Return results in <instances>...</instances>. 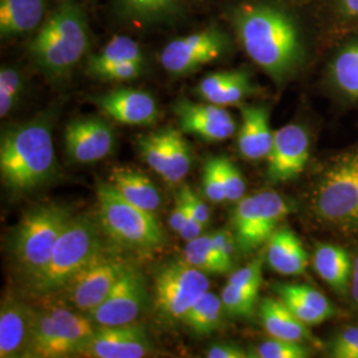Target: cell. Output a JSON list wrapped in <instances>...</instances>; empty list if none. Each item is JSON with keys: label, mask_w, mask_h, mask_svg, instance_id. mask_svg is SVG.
Listing matches in <instances>:
<instances>
[{"label": "cell", "mask_w": 358, "mask_h": 358, "mask_svg": "<svg viewBox=\"0 0 358 358\" xmlns=\"http://www.w3.org/2000/svg\"><path fill=\"white\" fill-rule=\"evenodd\" d=\"M129 62L143 63L140 45L127 36H115L112 38L103 51L92 56L88 62V71L92 76H97L103 69Z\"/></svg>", "instance_id": "obj_28"}, {"label": "cell", "mask_w": 358, "mask_h": 358, "mask_svg": "<svg viewBox=\"0 0 358 358\" xmlns=\"http://www.w3.org/2000/svg\"><path fill=\"white\" fill-rule=\"evenodd\" d=\"M143 63L129 62L124 64L115 65L108 69H103L96 77L108 81H129L134 80L141 75Z\"/></svg>", "instance_id": "obj_41"}, {"label": "cell", "mask_w": 358, "mask_h": 358, "mask_svg": "<svg viewBox=\"0 0 358 358\" xmlns=\"http://www.w3.org/2000/svg\"><path fill=\"white\" fill-rule=\"evenodd\" d=\"M309 349L303 343L271 337L256 349V356L260 358H307Z\"/></svg>", "instance_id": "obj_36"}, {"label": "cell", "mask_w": 358, "mask_h": 358, "mask_svg": "<svg viewBox=\"0 0 358 358\" xmlns=\"http://www.w3.org/2000/svg\"><path fill=\"white\" fill-rule=\"evenodd\" d=\"M262 280H263L262 260L257 259V260L245 264L242 268L236 269L231 275L227 282L242 291H245V292L257 294Z\"/></svg>", "instance_id": "obj_39"}, {"label": "cell", "mask_w": 358, "mask_h": 358, "mask_svg": "<svg viewBox=\"0 0 358 358\" xmlns=\"http://www.w3.org/2000/svg\"><path fill=\"white\" fill-rule=\"evenodd\" d=\"M226 47V36L217 28H208L189 36L174 38L161 52L159 60L170 75L185 76L215 62L224 53Z\"/></svg>", "instance_id": "obj_12"}, {"label": "cell", "mask_w": 358, "mask_h": 358, "mask_svg": "<svg viewBox=\"0 0 358 358\" xmlns=\"http://www.w3.org/2000/svg\"><path fill=\"white\" fill-rule=\"evenodd\" d=\"M206 356L208 358L248 357L241 346L231 344V343H222V344H215V345L211 346V348L207 350Z\"/></svg>", "instance_id": "obj_45"}, {"label": "cell", "mask_w": 358, "mask_h": 358, "mask_svg": "<svg viewBox=\"0 0 358 358\" xmlns=\"http://www.w3.org/2000/svg\"><path fill=\"white\" fill-rule=\"evenodd\" d=\"M315 268L337 294H345L350 289L353 264L344 248L334 244H320L315 252Z\"/></svg>", "instance_id": "obj_27"}, {"label": "cell", "mask_w": 358, "mask_h": 358, "mask_svg": "<svg viewBox=\"0 0 358 358\" xmlns=\"http://www.w3.org/2000/svg\"><path fill=\"white\" fill-rule=\"evenodd\" d=\"M332 77L337 88L349 97L358 99V43L346 47L332 64Z\"/></svg>", "instance_id": "obj_32"}, {"label": "cell", "mask_w": 358, "mask_h": 358, "mask_svg": "<svg viewBox=\"0 0 358 358\" xmlns=\"http://www.w3.org/2000/svg\"><path fill=\"white\" fill-rule=\"evenodd\" d=\"M164 130L166 137L169 162L171 167V183H178L190 171L192 149L180 131L171 128Z\"/></svg>", "instance_id": "obj_33"}, {"label": "cell", "mask_w": 358, "mask_h": 358, "mask_svg": "<svg viewBox=\"0 0 358 358\" xmlns=\"http://www.w3.org/2000/svg\"><path fill=\"white\" fill-rule=\"evenodd\" d=\"M178 192L186 199L194 215L201 222V224L203 227L208 226L210 219H211V211L205 201L199 195H196L195 192H192L189 186H182V189Z\"/></svg>", "instance_id": "obj_42"}, {"label": "cell", "mask_w": 358, "mask_h": 358, "mask_svg": "<svg viewBox=\"0 0 358 358\" xmlns=\"http://www.w3.org/2000/svg\"><path fill=\"white\" fill-rule=\"evenodd\" d=\"M315 210L327 223L358 230V152L346 154L327 170L316 190Z\"/></svg>", "instance_id": "obj_8"}, {"label": "cell", "mask_w": 358, "mask_h": 358, "mask_svg": "<svg viewBox=\"0 0 358 358\" xmlns=\"http://www.w3.org/2000/svg\"><path fill=\"white\" fill-rule=\"evenodd\" d=\"M0 90H7L20 99L23 92V77L19 73V71L3 66L0 71Z\"/></svg>", "instance_id": "obj_43"}, {"label": "cell", "mask_w": 358, "mask_h": 358, "mask_svg": "<svg viewBox=\"0 0 358 358\" xmlns=\"http://www.w3.org/2000/svg\"><path fill=\"white\" fill-rule=\"evenodd\" d=\"M309 136L301 125L289 124L273 133L268 161L269 180L285 182L296 178L307 165Z\"/></svg>", "instance_id": "obj_15"}, {"label": "cell", "mask_w": 358, "mask_h": 358, "mask_svg": "<svg viewBox=\"0 0 358 358\" xmlns=\"http://www.w3.org/2000/svg\"><path fill=\"white\" fill-rule=\"evenodd\" d=\"M47 0H0L1 38H16L34 31L41 23Z\"/></svg>", "instance_id": "obj_26"}, {"label": "cell", "mask_w": 358, "mask_h": 358, "mask_svg": "<svg viewBox=\"0 0 358 358\" xmlns=\"http://www.w3.org/2000/svg\"><path fill=\"white\" fill-rule=\"evenodd\" d=\"M150 350L143 328L130 322L115 327H97L94 336L78 356L90 358H141Z\"/></svg>", "instance_id": "obj_16"}, {"label": "cell", "mask_w": 358, "mask_h": 358, "mask_svg": "<svg viewBox=\"0 0 358 358\" xmlns=\"http://www.w3.org/2000/svg\"><path fill=\"white\" fill-rule=\"evenodd\" d=\"M138 152L152 170L169 183H171V167L167 155L165 130L140 137Z\"/></svg>", "instance_id": "obj_31"}, {"label": "cell", "mask_w": 358, "mask_h": 358, "mask_svg": "<svg viewBox=\"0 0 358 358\" xmlns=\"http://www.w3.org/2000/svg\"><path fill=\"white\" fill-rule=\"evenodd\" d=\"M260 317L271 337L306 343L312 340L307 324L280 300L264 297L260 304Z\"/></svg>", "instance_id": "obj_25"}, {"label": "cell", "mask_w": 358, "mask_h": 358, "mask_svg": "<svg viewBox=\"0 0 358 358\" xmlns=\"http://www.w3.org/2000/svg\"><path fill=\"white\" fill-rule=\"evenodd\" d=\"M202 186L206 196L214 202V203H222L227 201L226 187L222 179V174L217 165V158H208L206 161L205 169H203V178H202Z\"/></svg>", "instance_id": "obj_38"}, {"label": "cell", "mask_w": 358, "mask_h": 358, "mask_svg": "<svg viewBox=\"0 0 358 358\" xmlns=\"http://www.w3.org/2000/svg\"><path fill=\"white\" fill-rule=\"evenodd\" d=\"M267 262L278 273L296 276L306 272L308 254L300 239L289 229H278L267 242Z\"/></svg>", "instance_id": "obj_23"}, {"label": "cell", "mask_w": 358, "mask_h": 358, "mask_svg": "<svg viewBox=\"0 0 358 358\" xmlns=\"http://www.w3.org/2000/svg\"><path fill=\"white\" fill-rule=\"evenodd\" d=\"M211 239L214 245L217 247V254L220 256L223 264L230 271L234 266L235 252L238 250L234 234L227 230H217L211 234Z\"/></svg>", "instance_id": "obj_40"}, {"label": "cell", "mask_w": 358, "mask_h": 358, "mask_svg": "<svg viewBox=\"0 0 358 358\" xmlns=\"http://www.w3.org/2000/svg\"><path fill=\"white\" fill-rule=\"evenodd\" d=\"M65 152L75 164H93L112 153L115 133L100 117H81L65 128Z\"/></svg>", "instance_id": "obj_14"}, {"label": "cell", "mask_w": 358, "mask_h": 358, "mask_svg": "<svg viewBox=\"0 0 358 358\" xmlns=\"http://www.w3.org/2000/svg\"><path fill=\"white\" fill-rule=\"evenodd\" d=\"M252 90L250 77L243 71L210 73L199 83L196 93L206 103L231 106L242 103Z\"/></svg>", "instance_id": "obj_22"}, {"label": "cell", "mask_w": 358, "mask_h": 358, "mask_svg": "<svg viewBox=\"0 0 358 358\" xmlns=\"http://www.w3.org/2000/svg\"><path fill=\"white\" fill-rule=\"evenodd\" d=\"M96 196L101 229L115 243L136 251H152L165 243L154 214L128 202L110 183L97 182Z\"/></svg>", "instance_id": "obj_6"}, {"label": "cell", "mask_w": 358, "mask_h": 358, "mask_svg": "<svg viewBox=\"0 0 358 358\" xmlns=\"http://www.w3.org/2000/svg\"><path fill=\"white\" fill-rule=\"evenodd\" d=\"M343 358H358V341L349 350H346Z\"/></svg>", "instance_id": "obj_49"}, {"label": "cell", "mask_w": 358, "mask_h": 358, "mask_svg": "<svg viewBox=\"0 0 358 358\" xmlns=\"http://www.w3.org/2000/svg\"><path fill=\"white\" fill-rule=\"evenodd\" d=\"M94 103L105 115L125 125H152L158 117L155 99L143 90H112L99 96Z\"/></svg>", "instance_id": "obj_18"}, {"label": "cell", "mask_w": 358, "mask_h": 358, "mask_svg": "<svg viewBox=\"0 0 358 358\" xmlns=\"http://www.w3.org/2000/svg\"><path fill=\"white\" fill-rule=\"evenodd\" d=\"M280 296L294 315L307 325H319L334 316V308L324 294L304 284H278Z\"/></svg>", "instance_id": "obj_21"}, {"label": "cell", "mask_w": 358, "mask_h": 358, "mask_svg": "<svg viewBox=\"0 0 358 358\" xmlns=\"http://www.w3.org/2000/svg\"><path fill=\"white\" fill-rule=\"evenodd\" d=\"M350 294L352 300L358 308V255L353 263V272H352V280H350Z\"/></svg>", "instance_id": "obj_47"}, {"label": "cell", "mask_w": 358, "mask_h": 358, "mask_svg": "<svg viewBox=\"0 0 358 358\" xmlns=\"http://www.w3.org/2000/svg\"><path fill=\"white\" fill-rule=\"evenodd\" d=\"M129 267L130 264L121 256L101 248L63 288L68 303L88 315L103 303Z\"/></svg>", "instance_id": "obj_11"}, {"label": "cell", "mask_w": 358, "mask_h": 358, "mask_svg": "<svg viewBox=\"0 0 358 358\" xmlns=\"http://www.w3.org/2000/svg\"><path fill=\"white\" fill-rule=\"evenodd\" d=\"M343 8L346 15L358 16V0H343Z\"/></svg>", "instance_id": "obj_48"}, {"label": "cell", "mask_w": 358, "mask_h": 358, "mask_svg": "<svg viewBox=\"0 0 358 358\" xmlns=\"http://www.w3.org/2000/svg\"><path fill=\"white\" fill-rule=\"evenodd\" d=\"M223 313L224 308L222 297L207 291L192 306L183 321L194 332L198 334H210L220 328L223 322Z\"/></svg>", "instance_id": "obj_29"}, {"label": "cell", "mask_w": 358, "mask_h": 358, "mask_svg": "<svg viewBox=\"0 0 358 358\" xmlns=\"http://www.w3.org/2000/svg\"><path fill=\"white\" fill-rule=\"evenodd\" d=\"M217 158L222 179H223V183L226 187L227 201L236 203L242 198H244L245 182H244L243 177H242L241 171L238 170V167L235 166L230 159H227L224 157H217Z\"/></svg>", "instance_id": "obj_37"}, {"label": "cell", "mask_w": 358, "mask_h": 358, "mask_svg": "<svg viewBox=\"0 0 358 358\" xmlns=\"http://www.w3.org/2000/svg\"><path fill=\"white\" fill-rule=\"evenodd\" d=\"M235 27L244 51L275 81L294 73L303 48L288 13L267 4L247 6L236 13Z\"/></svg>", "instance_id": "obj_1"}, {"label": "cell", "mask_w": 358, "mask_h": 358, "mask_svg": "<svg viewBox=\"0 0 358 358\" xmlns=\"http://www.w3.org/2000/svg\"><path fill=\"white\" fill-rule=\"evenodd\" d=\"M180 0H121L124 13L131 19L154 22L164 19L178 8Z\"/></svg>", "instance_id": "obj_34"}, {"label": "cell", "mask_w": 358, "mask_h": 358, "mask_svg": "<svg viewBox=\"0 0 358 358\" xmlns=\"http://www.w3.org/2000/svg\"><path fill=\"white\" fill-rule=\"evenodd\" d=\"M97 331L90 316L77 309L50 304L32 308L24 358H62L80 355Z\"/></svg>", "instance_id": "obj_4"}, {"label": "cell", "mask_w": 358, "mask_h": 358, "mask_svg": "<svg viewBox=\"0 0 358 358\" xmlns=\"http://www.w3.org/2000/svg\"><path fill=\"white\" fill-rule=\"evenodd\" d=\"M32 319V308L7 297L0 308V357H23Z\"/></svg>", "instance_id": "obj_19"}, {"label": "cell", "mask_w": 358, "mask_h": 358, "mask_svg": "<svg viewBox=\"0 0 358 358\" xmlns=\"http://www.w3.org/2000/svg\"><path fill=\"white\" fill-rule=\"evenodd\" d=\"M174 112L178 117L179 127L185 133L199 137L207 142H220L230 138L236 125L230 112L215 103L179 101Z\"/></svg>", "instance_id": "obj_17"}, {"label": "cell", "mask_w": 358, "mask_h": 358, "mask_svg": "<svg viewBox=\"0 0 358 358\" xmlns=\"http://www.w3.org/2000/svg\"><path fill=\"white\" fill-rule=\"evenodd\" d=\"M183 260L205 273L229 272L217 254V247L213 243L211 234L201 235L190 242H186L183 248Z\"/></svg>", "instance_id": "obj_30"}, {"label": "cell", "mask_w": 358, "mask_h": 358, "mask_svg": "<svg viewBox=\"0 0 358 358\" xmlns=\"http://www.w3.org/2000/svg\"><path fill=\"white\" fill-rule=\"evenodd\" d=\"M55 149L48 118L6 129L0 140V177L15 194L44 185L55 173Z\"/></svg>", "instance_id": "obj_2"}, {"label": "cell", "mask_w": 358, "mask_h": 358, "mask_svg": "<svg viewBox=\"0 0 358 358\" xmlns=\"http://www.w3.org/2000/svg\"><path fill=\"white\" fill-rule=\"evenodd\" d=\"M101 250L100 232L88 215L72 217L52 251L48 263L28 280L32 292L50 294L63 291Z\"/></svg>", "instance_id": "obj_5"}, {"label": "cell", "mask_w": 358, "mask_h": 358, "mask_svg": "<svg viewBox=\"0 0 358 358\" xmlns=\"http://www.w3.org/2000/svg\"><path fill=\"white\" fill-rule=\"evenodd\" d=\"M210 289L205 272L183 262H173L159 269L155 278V306L161 316L185 320L201 296Z\"/></svg>", "instance_id": "obj_10"}, {"label": "cell", "mask_w": 358, "mask_h": 358, "mask_svg": "<svg viewBox=\"0 0 358 358\" xmlns=\"http://www.w3.org/2000/svg\"><path fill=\"white\" fill-rule=\"evenodd\" d=\"M289 214V205L276 192H260L236 202L232 227L238 250L252 252L268 242L278 224Z\"/></svg>", "instance_id": "obj_9"}, {"label": "cell", "mask_w": 358, "mask_h": 358, "mask_svg": "<svg viewBox=\"0 0 358 358\" xmlns=\"http://www.w3.org/2000/svg\"><path fill=\"white\" fill-rule=\"evenodd\" d=\"M358 341L357 327H349L340 333L332 344V356L336 358H343L346 350H349L352 346Z\"/></svg>", "instance_id": "obj_44"}, {"label": "cell", "mask_w": 358, "mask_h": 358, "mask_svg": "<svg viewBox=\"0 0 358 358\" xmlns=\"http://www.w3.org/2000/svg\"><path fill=\"white\" fill-rule=\"evenodd\" d=\"M222 303L224 313L232 317H248L255 309L257 294L242 291L231 284H226L222 291Z\"/></svg>", "instance_id": "obj_35"}, {"label": "cell", "mask_w": 358, "mask_h": 358, "mask_svg": "<svg viewBox=\"0 0 358 358\" xmlns=\"http://www.w3.org/2000/svg\"><path fill=\"white\" fill-rule=\"evenodd\" d=\"M148 301L146 282L141 272L129 267L112 291L88 313L97 327L125 325L138 319Z\"/></svg>", "instance_id": "obj_13"}, {"label": "cell", "mask_w": 358, "mask_h": 358, "mask_svg": "<svg viewBox=\"0 0 358 358\" xmlns=\"http://www.w3.org/2000/svg\"><path fill=\"white\" fill-rule=\"evenodd\" d=\"M68 207L45 203L29 210L19 222L13 236V256L27 282L48 263L52 251L72 219Z\"/></svg>", "instance_id": "obj_7"}, {"label": "cell", "mask_w": 358, "mask_h": 358, "mask_svg": "<svg viewBox=\"0 0 358 358\" xmlns=\"http://www.w3.org/2000/svg\"><path fill=\"white\" fill-rule=\"evenodd\" d=\"M110 185L128 202L154 214L161 206V195L153 182L131 167H115L110 171Z\"/></svg>", "instance_id": "obj_24"}, {"label": "cell", "mask_w": 358, "mask_h": 358, "mask_svg": "<svg viewBox=\"0 0 358 358\" xmlns=\"http://www.w3.org/2000/svg\"><path fill=\"white\" fill-rule=\"evenodd\" d=\"M273 143L269 128V112L266 106L250 105L242 109V127L238 136V148L245 159L267 158Z\"/></svg>", "instance_id": "obj_20"}, {"label": "cell", "mask_w": 358, "mask_h": 358, "mask_svg": "<svg viewBox=\"0 0 358 358\" xmlns=\"http://www.w3.org/2000/svg\"><path fill=\"white\" fill-rule=\"evenodd\" d=\"M90 48V28L76 0H63L31 43V56L50 78L72 73Z\"/></svg>", "instance_id": "obj_3"}, {"label": "cell", "mask_w": 358, "mask_h": 358, "mask_svg": "<svg viewBox=\"0 0 358 358\" xmlns=\"http://www.w3.org/2000/svg\"><path fill=\"white\" fill-rule=\"evenodd\" d=\"M185 220H186V207L183 201L177 196L176 199V205L173 207L170 217H169V224L171 227V230L178 232L182 230V227L185 226Z\"/></svg>", "instance_id": "obj_46"}]
</instances>
